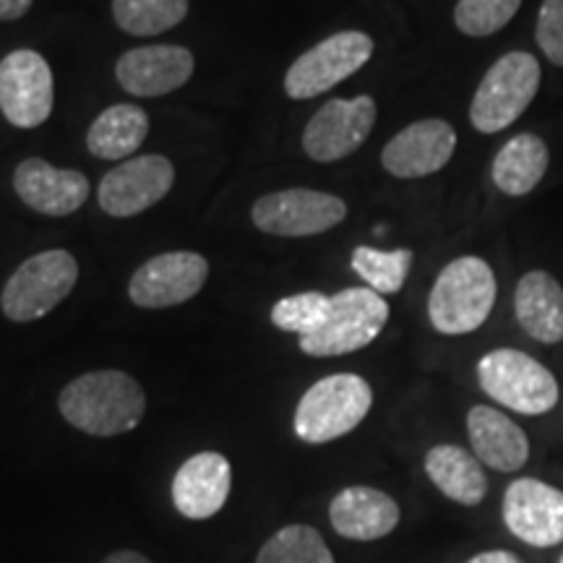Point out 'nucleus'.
Returning a JSON list of instances; mask_svg holds the SVG:
<instances>
[{"instance_id": "nucleus-1", "label": "nucleus", "mask_w": 563, "mask_h": 563, "mask_svg": "<svg viewBox=\"0 0 563 563\" xmlns=\"http://www.w3.org/2000/svg\"><path fill=\"white\" fill-rule=\"evenodd\" d=\"M66 422L97 439L129 433L146 410V397L136 378L123 371H91L74 378L58 397Z\"/></svg>"}, {"instance_id": "nucleus-2", "label": "nucleus", "mask_w": 563, "mask_h": 563, "mask_svg": "<svg viewBox=\"0 0 563 563\" xmlns=\"http://www.w3.org/2000/svg\"><path fill=\"white\" fill-rule=\"evenodd\" d=\"M496 302V277L483 258L462 256L443 266L435 279L428 316L435 332L456 336L481 329Z\"/></svg>"}, {"instance_id": "nucleus-3", "label": "nucleus", "mask_w": 563, "mask_h": 563, "mask_svg": "<svg viewBox=\"0 0 563 563\" xmlns=\"http://www.w3.org/2000/svg\"><path fill=\"white\" fill-rule=\"evenodd\" d=\"M373 407V389L355 373L321 378L300 397L295 410V433L306 443L342 439L365 420Z\"/></svg>"}, {"instance_id": "nucleus-4", "label": "nucleus", "mask_w": 563, "mask_h": 563, "mask_svg": "<svg viewBox=\"0 0 563 563\" xmlns=\"http://www.w3.org/2000/svg\"><path fill=\"white\" fill-rule=\"evenodd\" d=\"M477 382L493 402L519 415H545L559 402V382L522 350L501 347L481 357Z\"/></svg>"}, {"instance_id": "nucleus-5", "label": "nucleus", "mask_w": 563, "mask_h": 563, "mask_svg": "<svg viewBox=\"0 0 563 563\" xmlns=\"http://www.w3.org/2000/svg\"><path fill=\"white\" fill-rule=\"evenodd\" d=\"M76 279H79V264L68 251H42L11 274L0 292V308L9 321H37L68 298Z\"/></svg>"}, {"instance_id": "nucleus-6", "label": "nucleus", "mask_w": 563, "mask_h": 563, "mask_svg": "<svg viewBox=\"0 0 563 563\" xmlns=\"http://www.w3.org/2000/svg\"><path fill=\"white\" fill-rule=\"evenodd\" d=\"M389 321V306L371 287H350L332 295L327 321L313 334L300 336V350L311 357L357 352L376 340Z\"/></svg>"}, {"instance_id": "nucleus-7", "label": "nucleus", "mask_w": 563, "mask_h": 563, "mask_svg": "<svg viewBox=\"0 0 563 563\" xmlns=\"http://www.w3.org/2000/svg\"><path fill=\"white\" fill-rule=\"evenodd\" d=\"M540 63L530 53H506L488 68L477 87L470 121L481 133H498L530 108L540 89Z\"/></svg>"}, {"instance_id": "nucleus-8", "label": "nucleus", "mask_w": 563, "mask_h": 563, "mask_svg": "<svg viewBox=\"0 0 563 563\" xmlns=\"http://www.w3.org/2000/svg\"><path fill=\"white\" fill-rule=\"evenodd\" d=\"M373 55V40L365 32H336L292 63L285 76V91L292 100H313L323 91L357 74Z\"/></svg>"}, {"instance_id": "nucleus-9", "label": "nucleus", "mask_w": 563, "mask_h": 563, "mask_svg": "<svg viewBox=\"0 0 563 563\" xmlns=\"http://www.w3.org/2000/svg\"><path fill=\"white\" fill-rule=\"evenodd\" d=\"M253 224L266 235L311 238L336 228L347 217V203L334 194L311 188H287L266 194L253 203Z\"/></svg>"}, {"instance_id": "nucleus-10", "label": "nucleus", "mask_w": 563, "mask_h": 563, "mask_svg": "<svg viewBox=\"0 0 563 563\" xmlns=\"http://www.w3.org/2000/svg\"><path fill=\"white\" fill-rule=\"evenodd\" d=\"M53 70L34 51H13L0 60V112L16 129H40L53 112Z\"/></svg>"}, {"instance_id": "nucleus-11", "label": "nucleus", "mask_w": 563, "mask_h": 563, "mask_svg": "<svg viewBox=\"0 0 563 563\" xmlns=\"http://www.w3.org/2000/svg\"><path fill=\"white\" fill-rule=\"evenodd\" d=\"M376 125V102L361 95L352 100H332L316 112L302 131V150L316 162H336L363 146Z\"/></svg>"}, {"instance_id": "nucleus-12", "label": "nucleus", "mask_w": 563, "mask_h": 563, "mask_svg": "<svg viewBox=\"0 0 563 563\" xmlns=\"http://www.w3.org/2000/svg\"><path fill=\"white\" fill-rule=\"evenodd\" d=\"M504 525L517 540L532 548L563 543V490L538 477H519L504 493Z\"/></svg>"}, {"instance_id": "nucleus-13", "label": "nucleus", "mask_w": 563, "mask_h": 563, "mask_svg": "<svg viewBox=\"0 0 563 563\" xmlns=\"http://www.w3.org/2000/svg\"><path fill=\"white\" fill-rule=\"evenodd\" d=\"M173 183V162L159 154H144L112 167L100 183L97 199L110 217H133L165 199Z\"/></svg>"}, {"instance_id": "nucleus-14", "label": "nucleus", "mask_w": 563, "mask_h": 563, "mask_svg": "<svg viewBox=\"0 0 563 563\" xmlns=\"http://www.w3.org/2000/svg\"><path fill=\"white\" fill-rule=\"evenodd\" d=\"M209 262L199 253L173 251L154 256L131 277L129 295L139 308H173L201 292Z\"/></svg>"}, {"instance_id": "nucleus-15", "label": "nucleus", "mask_w": 563, "mask_h": 563, "mask_svg": "<svg viewBox=\"0 0 563 563\" xmlns=\"http://www.w3.org/2000/svg\"><path fill=\"white\" fill-rule=\"evenodd\" d=\"M456 150V133L446 121L428 118L399 131L382 152L384 170L394 178L412 180L439 173Z\"/></svg>"}, {"instance_id": "nucleus-16", "label": "nucleus", "mask_w": 563, "mask_h": 563, "mask_svg": "<svg viewBox=\"0 0 563 563\" xmlns=\"http://www.w3.org/2000/svg\"><path fill=\"white\" fill-rule=\"evenodd\" d=\"M13 188L26 207L45 217H68L89 199L87 175L60 170L40 157L21 162L13 173Z\"/></svg>"}, {"instance_id": "nucleus-17", "label": "nucleus", "mask_w": 563, "mask_h": 563, "mask_svg": "<svg viewBox=\"0 0 563 563\" xmlns=\"http://www.w3.org/2000/svg\"><path fill=\"white\" fill-rule=\"evenodd\" d=\"M115 76L133 97L170 95L194 76V53L178 45L136 47L118 60Z\"/></svg>"}, {"instance_id": "nucleus-18", "label": "nucleus", "mask_w": 563, "mask_h": 563, "mask_svg": "<svg viewBox=\"0 0 563 563\" xmlns=\"http://www.w3.org/2000/svg\"><path fill=\"white\" fill-rule=\"evenodd\" d=\"M232 488L230 462L217 452L194 454L173 477V504L186 519L201 522L228 504Z\"/></svg>"}, {"instance_id": "nucleus-19", "label": "nucleus", "mask_w": 563, "mask_h": 563, "mask_svg": "<svg viewBox=\"0 0 563 563\" xmlns=\"http://www.w3.org/2000/svg\"><path fill=\"white\" fill-rule=\"evenodd\" d=\"M402 511L389 493L371 485H350L336 493L329 504V522L334 532L357 543L382 540L397 530Z\"/></svg>"}, {"instance_id": "nucleus-20", "label": "nucleus", "mask_w": 563, "mask_h": 563, "mask_svg": "<svg viewBox=\"0 0 563 563\" xmlns=\"http://www.w3.org/2000/svg\"><path fill=\"white\" fill-rule=\"evenodd\" d=\"M467 435L473 454L496 473H519L530 460V441L509 415L477 405L467 412Z\"/></svg>"}, {"instance_id": "nucleus-21", "label": "nucleus", "mask_w": 563, "mask_h": 563, "mask_svg": "<svg viewBox=\"0 0 563 563\" xmlns=\"http://www.w3.org/2000/svg\"><path fill=\"white\" fill-rule=\"evenodd\" d=\"M514 313L534 342H563V287L548 272H530L519 279L514 290Z\"/></svg>"}, {"instance_id": "nucleus-22", "label": "nucleus", "mask_w": 563, "mask_h": 563, "mask_svg": "<svg viewBox=\"0 0 563 563\" xmlns=\"http://www.w3.org/2000/svg\"><path fill=\"white\" fill-rule=\"evenodd\" d=\"M426 473L449 501L460 506L483 504L488 493V477L481 460L454 443H439L426 454Z\"/></svg>"}, {"instance_id": "nucleus-23", "label": "nucleus", "mask_w": 563, "mask_h": 563, "mask_svg": "<svg viewBox=\"0 0 563 563\" xmlns=\"http://www.w3.org/2000/svg\"><path fill=\"white\" fill-rule=\"evenodd\" d=\"M548 146L540 136L519 133L506 141L493 159V183L506 196H527L538 188L548 170Z\"/></svg>"}, {"instance_id": "nucleus-24", "label": "nucleus", "mask_w": 563, "mask_h": 563, "mask_svg": "<svg viewBox=\"0 0 563 563\" xmlns=\"http://www.w3.org/2000/svg\"><path fill=\"white\" fill-rule=\"evenodd\" d=\"M150 118L139 104H112L89 125L87 146L97 159H125L144 144Z\"/></svg>"}, {"instance_id": "nucleus-25", "label": "nucleus", "mask_w": 563, "mask_h": 563, "mask_svg": "<svg viewBox=\"0 0 563 563\" xmlns=\"http://www.w3.org/2000/svg\"><path fill=\"white\" fill-rule=\"evenodd\" d=\"M112 16L125 34L152 37L188 16V0H112Z\"/></svg>"}, {"instance_id": "nucleus-26", "label": "nucleus", "mask_w": 563, "mask_h": 563, "mask_svg": "<svg viewBox=\"0 0 563 563\" xmlns=\"http://www.w3.org/2000/svg\"><path fill=\"white\" fill-rule=\"evenodd\" d=\"M256 563H336L327 540L308 525H287L262 545Z\"/></svg>"}, {"instance_id": "nucleus-27", "label": "nucleus", "mask_w": 563, "mask_h": 563, "mask_svg": "<svg viewBox=\"0 0 563 563\" xmlns=\"http://www.w3.org/2000/svg\"><path fill=\"white\" fill-rule=\"evenodd\" d=\"M410 266L412 251L407 249L376 251L371 245H361V249L352 251V269L378 295H394L402 290Z\"/></svg>"}, {"instance_id": "nucleus-28", "label": "nucleus", "mask_w": 563, "mask_h": 563, "mask_svg": "<svg viewBox=\"0 0 563 563\" xmlns=\"http://www.w3.org/2000/svg\"><path fill=\"white\" fill-rule=\"evenodd\" d=\"M522 0H460L454 9L456 30L467 37H488L501 32L517 16Z\"/></svg>"}, {"instance_id": "nucleus-29", "label": "nucleus", "mask_w": 563, "mask_h": 563, "mask_svg": "<svg viewBox=\"0 0 563 563\" xmlns=\"http://www.w3.org/2000/svg\"><path fill=\"white\" fill-rule=\"evenodd\" d=\"M329 302H332V298H327L323 292L290 295V298H282L272 308V323L282 332L308 336L327 321Z\"/></svg>"}, {"instance_id": "nucleus-30", "label": "nucleus", "mask_w": 563, "mask_h": 563, "mask_svg": "<svg viewBox=\"0 0 563 563\" xmlns=\"http://www.w3.org/2000/svg\"><path fill=\"white\" fill-rule=\"evenodd\" d=\"M538 40L540 51L553 66L563 68V0H543L538 13Z\"/></svg>"}, {"instance_id": "nucleus-31", "label": "nucleus", "mask_w": 563, "mask_h": 563, "mask_svg": "<svg viewBox=\"0 0 563 563\" xmlns=\"http://www.w3.org/2000/svg\"><path fill=\"white\" fill-rule=\"evenodd\" d=\"M34 0H0V21H16L32 9Z\"/></svg>"}, {"instance_id": "nucleus-32", "label": "nucleus", "mask_w": 563, "mask_h": 563, "mask_svg": "<svg viewBox=\"0 0 563 563\" xmlns=\"http://www.w3.org/2000/svg\"><path fill=\"white\" fill-rule=\"evenodd\" d=\"M467 563H525V561L519 559L517 553L501 551V548H498V551H483V553H477V555H473V559H470Z\"/></svg>"}, {"instance_id": "nucleus-33", "label": "nucleus", "mask_w": 563, "mask_h": 563, "mask_svg": "<svg viewBox=\"0 0 563 563\" xmlns=\"http://www.w3.org/2000/svg\"><path fill=\"white\" fill-rule=\"evenodd\" d=\"M102 563H152V561L136 551H115L110 553Z\"/></svg>"}, {"instance_id": "nucleus-34", "label": "nucleus", "mask_w": 563, "mask_h": 563, "mask_svg": "<svg viewBox=\"0 0 563 563\" xmlns=\"http://www.w3.org/2000/svg\"><path fill=\"white\" fill-rule=\"evenodd\" d=\"M559 563H563V553H561V559H559Z\"/></svg>"}]
</instances>
